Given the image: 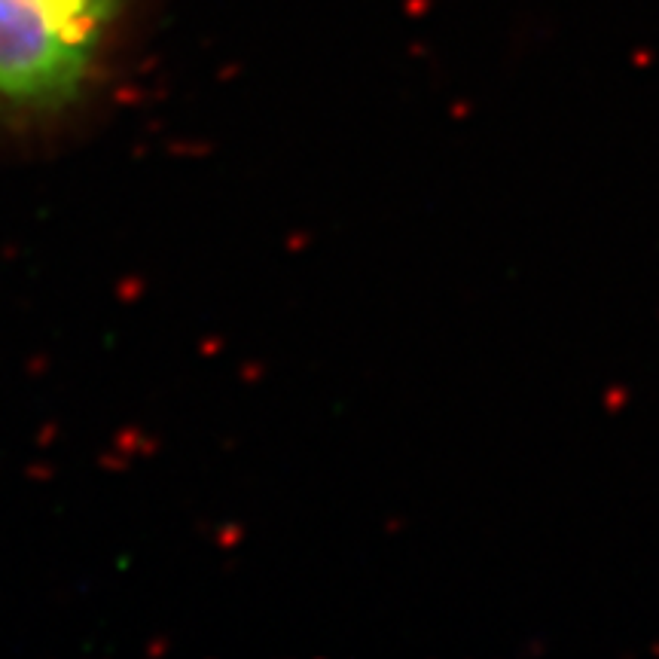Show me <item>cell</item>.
I'll return each instance as SVG.
<instances>
[{
	"mask_svg": "<svg viewBox=\"0 0 659 659\" xmlns=\"http://www.w3.org/2000/svg\"><path fill=\"white\" fill-rule=\"evenodd\" d=\"M138 0H0V126L43 132L80 113Z\"/></svg>",
	"mask_w": 659,
	"mask_h": 659,
	"instance_id": "obj_1",
	"label": "cell"
}]
</instances>
